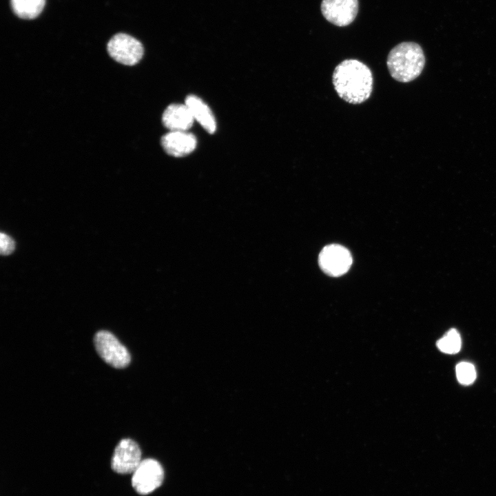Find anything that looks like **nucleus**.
<instances>
[{"mask_svg": "<svg viewBox=\"0 0 496 496\" xmlns=\"http://www.w3.org/2000/svg\"><path fill=\"white\" fill-rule=\"evenodd\" d=\"M333 85L338 96L351 104L366 101L373 90V74L369 68L356 59H346L334 69Z\"/></svg>", "mask_w": 496, "mask_h": 496, "instance_id": "1", "label": "nucleus"}, {"mask_svg": "<svg viewBox=\"0 0 496 496\" xmlns=\"http://www.w3.org/2000/svg\"><path fill=\"white\" fill-rule=\"evenodd\" d=\"M386 65L395 80L402 83L412 81L424 69L425 56L423 50L415 42L400 43L389 52Z\"/></svg>", "mask_w": 496, "mask_h": 496, "instance_id": "2", "label": "nucleus"}, {"mask_svg": "<svg viewBox=\"0 0 496 496\" xmlns=\"http://www.w3.org/2000/svg\"><path fill=\"white\" fill-rule=\"evenodd\" d=\"M94 344L100 357L112 367L123 369L130 364L129 351L112 333L104 330L96 332Z\"/></svg>", "mask_w": 496, "mask_h": 496, "instance_id": "3", "label": "nucleus"}, {"mask_svg": "<svg viewBox=\"0 0 496 496\" xmlns=\"http://www.w3.org/2000/svg\"><path fill=\"white\" fill-rule=\"evenodd\" d=\"M132 474V486L141 495L152 493L164 479V470L161 464L152 458L143 459Z\"/></svg>", "mask_w": 496, "mask_h": 496, "instance_id": "4", "label": "nucleus"}, {"mask_svg": "<svg viewBox=\"0 0 496 496\" xmlns=\"http://www.w3.org/2000/svg\"><path fill=\"white\" fill-rule=\"evenodd\" d=\"M110 56L116 61L125 65H134L143 57V47L135 38L119 33L112 37L107 45Z\"/></svg>", "mask_w": 496, "mask_h": 496, "instance_id": "5", "label": "nucleus"}, {"mask_svg": "<svg viewBox=\"0 0 496 496\" xmlns=\"http://www.w3.org/2000/svg\"><path fill=\"white\" fill-rule=\"evenodd\" d=\"M352 256L344 247L331 244L325 246L320 252L318 263L321 269L331 276L346 273L352 264Z\"/></svg>", "mask_w": 496, "mask_h": 496, "instance_id": "6", "label": "nucleus"}, {"mask_svg": "<svg viewBox=\"0 0 496 496\" xmlns=\"http://www.w3.org/2000/svg\"><path fill=\"white\" fill-rule=\"evenodd\" d=\"M141 461V451L138 444L125 438L121 440L114 450L111 468L118 474H130L134 473Z\"/></svg>", "mask_w": 496, "mask_h": 496, "instance_id": "7", "label": "nucleus"}, {"mask_svg": "<svg viewBox=\"0 0 496 496\" xmlns=\"http://www.w3.org/2000/svg\"><path fill=\"white\" fill-rule=\"evenodd\" d=\"M358 11V0H322L321 12L324 17L337 26L351 23Z\"/></svg>", "mask_w": 496, "mask_h": 496, "instance_id": "8", "label": "nucleus"}, {"mask_svg": "<svg viewBox=\"0 0 496 496\" xmlns=\"http://www.w3.org/2000/svg\"><path fill=\"white\" fill-rule=\"evenodd\" d=\"M164 150L175 157H182L192 153L196 148V136L187 131H169L161 140Z\"/></svg>", "mask_w": 496, "mask_h": 496, "instance_id": "9", "label": "nucleus"}, {"mask_svg": "<svg viewBox=\"0 0 496 496\" xmlns=\"http://www.w3.org/2000/svg\"><path fill=\"white\" fill-rule=\"evenodd\" d=\"M194 118L185 104H172L164 111L162 122L169 131H187Z\"/></svg>", "mask_w": 496, "mask_h": 496, "instance_id": "10", "label": "nucleus"}, {"mask_svg": "<svg viewBox=\"0 0 496 496\" xmlns=\"http://www.w3.org/2000/svg\"><path fill=\"white\" fill-rule=\"evenodd\" d=\"M185 104L190 110L194 121H197L207 132L212 134L216 131L215 117L209 106L201 99L195 95H189Z\"/></svg>", "mask_w": 496, "mask_h": 496, "instance_id": "11", "label": "nucleus"}, {"mask_svg": "<svg viewBox=\"0 0 496 496\" xmlns=\"http://www.w3.org/2000/svg\"><path fill=\"white\" fill-rule=\"evenodd\" d=\"M45 0H11L14 13L20 18L32 19L43 10Z\"/></svg>", "mask_w": 496, "mask_h": 496, "instance_id": "12", "label": "nucleus"}, {"mask_svg": "<svg viewBox=\"0 0 496 496\" xmlns=\"http://www.w3.org/2000/svg\"><path fill=\"white\" fill-rule=\"evenodd\" d=\"M440 351L448 354L457 353L461 348V338L455 329H450L437 342Z\"/></svg>", "mask_w": 496, "mask_h": 496, "instance_id": "13", "label": "nucleus"}, {"mask_svg": "<svg viewBox=\"0 0 496 496\" xmlns=\"http://www.w3.org/2000/svg\"><path fill=\"white\" fill-rule=\"evenodd\" d=\"M456 375L459 383L464 385L472 384L476 378L474 366L468 362H463L456 366Z\"/></svg>", "mask_w": 496, "mask_h": 496, "instance_id": "14", "label": "nucleus"}, {"mask_svg": "<svg viewBox=\"0 0 496 496\" xmlns=\"http://www.w3.org/2000/svg\"><path fill=\"white\" fill-rule=\"evenodd\" d=\"M15 247L14 240L6 234L1 233L0 236V251L2 255L11 254Z\"/></svg>", "mask_w": 496, "mask_h": 496, "instance_id": "15", "label": "nucleus"}]
</instances>
